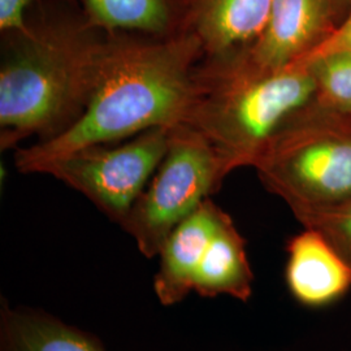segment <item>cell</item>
Returning a JSON list of instances; mask_svg holds the SVG:
<instances>
[{
    "label": "cell",
    "mask_w": 351,
    "mask_h": 351,
    "mask_svg": "<svg viewBox=\"0 0 351 351\" xmlns=\"http://www.w3.org/2000/svg\"><path fill=\"white\" fill-rule=\"evenodd\" d=\"M224 213L208 198L164 242L154 277V290L163 306H175L193 291L198 265Z\"/></svg>",
    "instance_id": "30bf717a"
},
{
    "label": "cell",
    "mask_w": 351,
    "mask_h": 351,
    "mask_svg": "<svg viewBox=\"0 0 351 351\" xmlns=\"http://www.w3.org/2000/svg\"><path fill=\"white\" fill-rule=\"evenodd\" d=\"M110 38L77 0H34L24 26L1 33V150L75 125L98 85Z\"/></svg>",
    "instance_id": "6da1fadb"
},
{
    "label": "cell",
    "mask_w": 351,
    "mask_h": 351,
    "mask_svg": "<svg viewBox=\"0 0 351 351\" xmlns=\"http://www.w3.org/2000/svg\"><path fill=\"white\" fill-rule=\"evenodd\" d=\"M272 0H191L189 33L201 40L203 60L243 56L263 34Z\"/></svg>",
    "instance_id": "ba28073f"
},
{
    "label": "cell",
    "mask_w": 351,
    "mask_h": 351,
    "mask_svg": "<svg viewBox=\"0 0 351 351\" xmlns=\"http://www.w3.org/2000/svg\"><path fill=\"white\" fill-rule=\"evenodd\" d=\"M34 0H0V33L24 26L25 16Z\"/></svg>",
    "instance_id": "e0dca14e"
},
{
    "label": "cell",
    "mask_w": 351,
    "mask_h": 351,
    "mask_svg": "<svg viewBox=\"0 0 351 351\" xmlns=\"http://www.w3.org/2000/svg\"><path fill=\"white\" fill-rule=\"evenodd\" d=\"M339 17L332 0H272L263 34L243 56L210 62L245 75H265L302 62L326 39Z\"/></svg>",
    "instance_id": "52a82bcc"
},
{
    "label": "cell",
    "mask_w": 351,
    "mask_h": 351,
    "mask_svg": "<svg viewBox=\"0 0 351 351\" xmlns=\"http://www.w3.org/2000/svg\"><path fill=\"white\" fill-rule=\"evenodd\" d=\"M169 136L171 128H154L116 147H84L45 164L38 173L75 189L121 226L162 163Z\"/></svg>",
    "instance_id": "5b68a950"
},
{
    "label": "cell",
    "mask_w": 351,
    "mask_h": 351,
    "mask_svg": "<svg viewBox=\"0 0 351 351\" xmlns=\"http://www.w3.org/2000/svg\"><path fill=\"white\" fill-rule=\"evenodd\" d=\"M285 281L293 298L310 308L326 307L351 290V269L316 229L289 241Z\"/></svg>",
    "instance_id": "9c48e42d"
},
{
    "label": "cell",
    "mask_w": 351,
    "mask_h": 351,
    "mask_svg": "<svg viewBox=\"0 0 351 351\" xmlns=\"http://www.w3.org/2000/svg\"><path fill=\"white\" fill-rule=\"evenodd\" d=\"M294 213L351 198V138L315 139L281 129L255 164Z\"/></svg>",
    "instance_id": "8992f818"
},
{
    "label": "cell",
    "mask_w": 351,
    "mask_h": 351,
    "mask_svg": "<svg viewBox=\"0 0 351 351\" xmlns=\"http://www.w3.org/2000/svg\"><path fill=\"white\" fill-rule=\"evenodd\" d=\"M0 351H107L101 339L45 310L0 302Z\"/></svg>",
    "instance_id": "8fae6325"
},
{
    "label": "cell",
    "mask_w": 351,
    "mask_h": 351,
    "mask_svg": "<svg viewBox=\"0 0 351 351\" xmlns=\"http://www.w3.org/2000/svg\"><path fill=\"white\" fill-rule=\"evenodd\" d=\"M316 91V80L306 65L245 75L201 60L181 125L201 134L230 172L258 163Z\"/></svg>",
    "instance_id": "3957f363"
},
{
    "label": "cell",
    "mask_w": 351,
    "mask_h": 351,
    "mask_svg": "<svg viewBox=\"0 0 351 351\" xmlns=\"http://www.w3.org/2000/svg\"><path fill=\"white\" fill-rule=\"evenodd\" d=\"M202 59L201 40L193 33L171 38L111 34L86 111L56 138L17 149L14 165L23 173H38L45 164L73 151L180 125Z\"/></svg>",
    "instance_id": "7a4b0ae2"
},
{
    "label": "cell",
    "mask_w": 351,
    "mask_h": 351,
    "mask_svg": "<svg viewBox=\"0 0 351 351\" xmlns=\"http://www.w3.org/2000/svg\"><path fill=\"white\" fill-rule=\"evenodd\" d=\"M330 53H351V8L333 32L298 64L307 63L313 59Z\"/></svg>",
    "instance_id": "2e32d148"
},
{
    "label": "cell",
    "mask_w": 351,
    "mask_h": 351,
    "mask_svg": "<svg viewBox=\"0 0 351 351\" xmlns=\"http://www.w3.org/2000/svg\"><path fill=\"white\" fill-rule=\"evenodd\" d=\"M252 282L254 274L245 239L226 213L203 254L193 291L204 298L228 295L247 302L252 294Z\"/></svg>",
    "instance_id": "4fadbf2b"
},
{
    "label": "cell",
    "mask_w": 351,
    "mask_h": 351,
    "mask_svg": "<svg viewBox=\"0 0 351 351\" xmlns=\"http://www.w3.org/2000/svg\"><path fill=\"white\" fill-rule=\"evenodd\" d=\"M295 215L307 228L320 232L351 269V198L336 204L304 208Z\"/></svg>",
    "instance_id": "5bb4252c"
},
{
    "label": "cell",
    "mask_w": 351,
    "mask_h": 351,
    "mask_svg": "<svg viewBox=\"0 0 351 351\" xmlns=\"http://www.w3.org/2000/svg\"><path fill=\"white\" fill-rule=\"evenodd\" d=\"M332 1H333L336 13H337L339 21H341L351 8V0H332Z\"/></svg>",
    "instance_id": "ac0fdd59"
},
{
    "label": "cell",
    "mask_w": 351,
    "mask_h": 351,
    "mask_svg": "<svg viewBox=\"0 0 351 351\" xmlns=\"http://www.w3.org/2000/svg\"><path fill=\"white\" fill-rule=\"evenodd\" d=\"M107 33L171 38L189 33L191 0H77Z\"/></svg>",
    "instance_id": "7c38bea8"
},
{
    "label": "cell",
    "mask_w": 351,
    "mask_h": 351,
    "mask_svg": "<svg viewBox=\"0 0 351 351\" xmlns=\"http://www.w3.org/2000/svg\"><path fill=\"white\" fill-rule=\"evenodd\" d=\"M228 173L201 134L181 124L171 128L167 154L121 228L147 259L158 256L176 226L220 189Z\"/></svg>",
    "instance_id": "277c9868"
},
{
    "label": "cell",
    "mask_w": 351,
    "mask_h": 351,
    "mask_svg": "<svg viewBox=\"0 0 351 351\" xmlns=\"http://www.w3.org/2000/svg\"><path fill=\"white\" fill-rule=\"evenodd\" d=\"M300 65L310 68L317 91L328 104L351 110V53L324 55Z\"/></svg>",
    "instance_id": "9a60e30c"
}]
</instances>
